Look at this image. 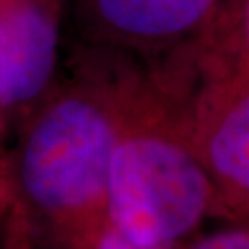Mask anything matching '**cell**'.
Wrapping results in <instances>:
<instances>
[{
	"instance_id": "obj_1",
	"label": "cell",
	"mask_w": 249,
	"mask_h": 249,
	"mask_svg": "<svg viewBox=\"0 0 249 249\" xmlns=\"http://www.w3.org/2000/svg\"><path fill=\"white\" fill-rule=\"evenodd\" d=\"M104 192L115 231L139 246L162 248L199 222L211 185L183 148L135 137L116 144Z\"/></svg>"
},
{
	"instance_id": "obj_2",
	"label": "cell",
	"mask_w": 249,
	"mask_h": 249,
	"mask_svg": "<svg viewBox=\"0 0 249 249\" xmlns=\"http://www.w3.org/2000/svg\"><path fill=\"white\" fill-rule=\"evenodd\" d=\"M116 135L104 107L72 92L43 111L22 155V183L52 211L78 209L106 190Z\"/></svg>"
},
{
	"instance_id": "obj_3",
	"label": "cell",
	"mask_w": 249,
	"mask_h": 249,
	"mask_svg": "<svg viewBox=\"0 0 249 249\" xmlns=\"http://www.w3.org/2000/svg\"><path fill=\"white\" fill-rule=\"evenodd\" d=\"M59 50V0H0V106L36 100Z\"/></svg>"
},
{
	"instance_id": "obj_4",
	"label": "cell",
	"mask_w": 249,
	"mask_h": 249,
	"mask_svg": "<svg viewBox=\"0 0 249 249\" xmlns=\"http://www.w3.org/2000/svg\"><path fill=\"white\" fill-rule=\"evenodd\" d=\"M83 22L116 43L157 46L196 30L218 0H72Z\"/></svg>"
},
{
	"instance_id": "obj_5",
	"label": "cell",
	"mask_w": 249,
	"mask_h": 249,
	"mask_svg": "<svg viewBox=\"0 0 249 249\" xmlns=\"http://www.w3.org/2000/svg\"><path fill=\"white\" fill-rule=\"evenodd\" d=\"M209 153L214 170L222 178L249 190V89L218 124Z\"/></svg>"
},
{
	"instance_id": "obj_6",
	"label": "cell",
	"mask_w": 249,
	"mask_h": 249,
	"mask_svg": "<svg viewBox=\"0 0 249 249\" xmlns=\"http://www.w3.org/2000/svg\"><path fill=\"white\" fill-rule=\"evenodd\" d=\"M192 249H249V234L246 232H222L205 238Z\"/></svg>"
},
{
	"instance_id": "obj_7",
	"label": "cell",
	"mask_w": 249,
	"mask_h": 249,
	"mask_svg": "<svg viewBox=\"0 0 249 249\" xmlns=\"http://www.w3.org/2000/svg\"><path fill=\"white\" fill-rule=\"evenodd\" d=\"M96 249H162V248H146V246H139L131 242L129 238H125L124 234H120L118 231H109L100 240L98 248Z\"/></svg>"
},
{
	"instance_id": "obj_8",
	"label": "cell",
	"mask_w": 249,
	"mask_h": 249,
	"mask_svg": "<svg viewBox=\"0 0 249 249\" xmlns=\"http://www.w3.org/2000/svg\"><path fill=\"white\" fill-rule=\"evenodd\" d=\"M246 17H248V32H249V0H248V13H246Z\"/></svg>"
}]
</instances>
